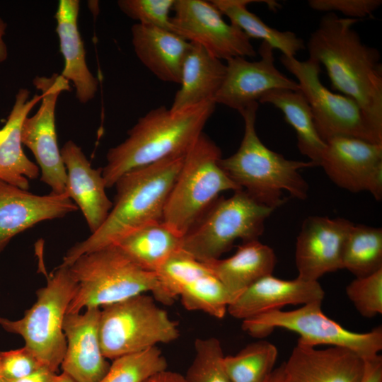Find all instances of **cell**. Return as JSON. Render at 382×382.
<instances>
[{
	"mask_svg": "<svg viewBox=\"0 0 382 382\" xmlns=\"http://www.w3.org/2000/svg\"><path fill=\"white\" fill-rule=\"evenodd\" d=\"M358 19L324 15L307 43L309 58L325 68L332 86L357 102L382 144V64L379 51L353 28Z\"/></svg>",
	"mask_w": 382,
	"mask_h": 382,
	"instance_id": "cell-1",
	"label": "cell"
},
{
	"mask_svg": "<svg viewBox=\"0 0 382 382\" xmlns=\"http://www.w3.org/2000/svg\"><path fill=\"white\" fill-rule=\"evenodd\" d=\"M185 154L132 169L115 183L112 207L103 224L66 253L62 265L69 266L83 254L114 245L131 233L163 221L169 194Z\"/></svg>",
	"mask_w": 382,
	"mask_h": 382,
	"instance_id": "cell-2",
	"label": "cell"
},
{
	"mask_svg": "<svg viewBox=\"0 0 382 382\" xmlns=\"http://www.w3.org/2000/svg\"><path fill=\"white\" fill-rule=\"evenodd\" d=\"M208 100L172 112L166 106L149 110L128 131L127 138L109 149L103 168L106 187L127 172L166 158L186 154L203 132L216 107Z\"/></svg>",
	"mask_w": 382,
	"mask_h": 382,
	"instance_id": "cell-3",
	"label": "cell"
},
{
	"mask_svg": "<svg viewBox=\"0 0 382 382\" xmlns=\"http://www.w3.org/2000/svg\"><path fill=\"white\" fill-rule=\"evenodd\" d=\"M258 103L239 112L244 122V134L237 151L219 165L227 175L257 202L276 209L284 202L283 192L305 199L308 185L301 175L303 168L318 166L315 163L286 159L268 149L258 137L256 115Z\"/></svg>",
	"mask_w": 382,
	"mask_h": 382,
	"instance_id": "cell-4",
	"label": "cell"
},
{
	"mask_svg": "<svg viewBox=\"0 0 382 382\" xmlns=\"http://www.w3.org/2000/svg\"><path fill=\"white\" fill-rule=\"evenodd\" d=\"M69 267L77 286L66 313L101 308L148 293L168 305L156 274L138 266L115 245L83 254Z\"/></svg>",
	"mask_w": 382,
	"mask_h": 382,
	"instance_id": "cell-5",
	"label": "cell"
},
{
	"mask_svg": "<svg viewBox=\"0 0 382 382\" xmlns=\"http://www.w3.org/2000/svg\"><path fill=\"white\" fill-rule=\"evenodd\" d=\"M221 151L204 132L185 154L163 222L183 237L224 191L241 189L219 165Z\"/></svg>",
	"mask_w": 382,
	"mask_h": 382,
	"instance_id": "cell-6",
	"label": "cell"
},
{
	"mask_svg": "<svg viewBox=\"0 0 382 382\" xmlns=\"http://www.w3.org/2000/svg\"><path fill=\"white\" fill-rule=\"evenodd\" d=\"M69 266L59 265L36 291V301L22 318L0 316V327L21 336L41 365L57 373L64 358L66 342L63 325L76 290Z\"/></svg>",
	"mask_w": 382,
	"mask_h": 382,
	"instance_id": "cell-7",
	"label": "cell"
},
{
	"mask_svg": "<svg viewBox=\"0 0 382 382\" xmlns=\"http://www.w3.org/2000/svg\"><path fill=\"white\" fill-rule=\"evenodd\" d=\"M274 210L243 190L218 198L183 237L182 250L203 262L220 258L238 239L258 240Z\"/></svg>",
	"mask_w": 382,
	"mask_h": 382,
	"instance_id": "cell-8",
	"label": "cell"
},
{
	"mask_svg": "<svg viewBox=\"0 0 382 382\" xmlns=\"http://www.w3.org/2000/svg\"><path fill=\"white\" fill-rule=\"evenodd\" d=\"M99 335L103 355L114 360L173 342L180 331L154 296L143 294L101 308Z\"/></svg>",
	"mask_w": 382,
	"mask_h": 382,
	"instance_id": "cell-9",
	"label": "cell"
},
{
	"mask_svg": "<svg viewBox=\"0 0 382 382\" xmlns=\"http://www.w3.org/2000/svg\"><path fill=\"white\" fill-rule=\"evenodd\" d=\"M322 302L302 305L284 311L274 310L243 320L242 329L250 335L262 338L275 328L293 331L299 335L298 342L314 347L326 345L347 348L366 359L382 349V328L367 332L347 330L328 318L321 309Z\"/></svg>",
	"mask_w": 382,
	"mask_h": 382,
	"instance_id": "cell-10",
	"label": "cell"
},
{
	"mask_svg": "<svg viewBox=\"0 0 382 382\" xmlns=\"http://www.w3.org/2000/svg\"><path fill=\"white\" fill-rule=\"evenodd\" d=\"M280 62L296 78L299 91L310 106L317 132L324 141L344 136L378 144L357 102L330 91L322 84L320 65L316 60L308 58L299 61L295 57L282 54Z\"/></svg>",
	"mask_w": 382,
	"mask_h": 382,
	"instance_id": "cell-11",
	"label": "cell"
},
{
	"mask_svg": "<svg viewBox=\"0 0 382 382\" xmlns=\"http://www.w3.org/2000/svg\"><path fill=\"white\" fill-rule=\"evenodd\" d=\"M33 84L41 92V103L37 111L23 121L22 144L33 153L40 180L51 188L52 193L60 195L66 190V170L57 143L55 108L59 96L70 91V86L57 73L50 76H36Z\"/></svg>",
	"mask_w": 382,
	"mask_h": 382,
	"instance_id": "cell-12",
	"label": "cell"
},
{
	"mask_svg": "<svg viewBox=\"0 0 382 382\" xmlns=\"http://www.w3.org/2000/svg\"><path fill=\"white\" fill-rule=\"evenodd\" d=\"M171 16L172 31L197 44L214 57H255L250 39L238 27L226 23L211 1L175 0Z\"/></svg>",
	"mask_w": 382,
	"mask_h": 382,
	"instance_id": "cell-13",
	"label": "cell"
},
{
	"mask_svg": "<svg viewBox=\"0 0 382 382\" xmlns=\"http://www.w3.org/2000/svg\"><path fill=\"white\" fill-rule=\"evenodd\" d=\"M318 166L337 186L382 198V144L338 136L325 141Z\"/></svg>",
	"mask_w": 382,
	"mask_h": 382,
	"instance_id": "cell-14",
	"label": "cell"
},
{
	"mask_svg": "<svg viewBox=\"0 0 382 382\" xmlns=\"http://www.w3.org/2000/svg\"><path fill=\"white\" fill-rule=\"evenodd\" d=\"M260 59L249 61L236 57L226 60V74L214 102L238 112L250 104L258 103L267 92L275 89L299 91L298 83L280 72L274 64V49L262 42Z\"/></svg>",
	"mask_w": 382,
	"mask_h": 382,
	"instance_id": "cell-15",
	"label": "cell"
},
{
	"mask_svg": "<svg viewBox=\"0 0 382 382\" xmlns=\"http://www.w3.org/2000/svg\"><path fill=\"white\" fill-rule=\"evenodd\" d=\"M352 224L343 218H306L296 238L297 277L317 282L326 273L342 270L343 246Z\"/></svg>",
	"mask_w": 382,
	"mask_h": 382,
	"instance_id": "cell-16",
	"label": "cell"
},
{
	"mask_svg": "<svg viewBox=\"0 0 382 382\" xmlns=\"http://www.w3.org/2000/svg\"><path fill=\"white\" fill-rule=\"evenodd\" d=\"M100 308L93 307L65 316L66 346L60 366L75 382H99L110 369L100 345Z\"/></svg>",
	"mask_w": 382,
	"mask_h": 382,
	"instance_id": "cell-17",
	"label": "cell"
},
{
	"mask_svg": "<svg viewBox=\"0 0 382 382\" xmlns=\"http://www.w3.org/2000/svg\"><path fill=\"white\" fill-rule=\"evenodd\" d=\"M76 210L66 192L37 195L0 180V253L17 234Z\"/></svg>",
	"mask_w": 382,
	"mask_h": 382,
	"instance_id": "cell-18",
	"label": "cell"
},
{
	"mask_svg": "<svg viewBox=\"0 0 382 382\" xmlns=\"http://www.w3.org/2000/svg\"><path fill=\"white\" fill-rule=\"evenodd\" d=\"M364 359L345 347L318 349L299 342L282 363L285 382H361Z\"/></svg>",
	"mask_w": 382,
	"mask_h": 382,
	"instance_id": "cell-19",
	"label": "cell"
},
{
	"mask_svg": "<svg viewBox=\"0 0 382 382\" xmlns=\"http://www.w3.org/2000/svg\"><path fill=\"white\" fill-rule=\"evenodd\" d=\"M60 151L66 170L65 192L81 209L93 233L103 224L113 205L105 192L103 168H93L72 140L67 141Z\"/></svg>",
	"mask_w": 382,
	"mask_h": 382,
	"instance_id": "cell-20",
	"label": "cell"
},
{
	"mask_svg": "<svg viewBox=\"0 0 382 382\" xmlns=\"http://www.w3.org/2000/svg\"><path fill=\"white\" fill-rule=\"evenodd\" d=\"M324 296L325 291L318 281H305L298 277L284 280L272 274L244 290L228 305L227 312L243 320L287 305L323 302Z\"/></svg>",
	"mask_w": 382,
	"mask_h": 382,
	"instance_id": "cell-21",
	"label": "cell"
},
{
	"mask_svg": "<svg viewBox=\"0 0 382 382\" xmlns=\"http://www.w3.org/2000/svg\"><path fill=\"white\" fill-rule=\"evenodd\" d=\"M79 8V0H60L54 18L64 62L60 75L72 83L77 100L86 103L96 96L98 80L91 72L86 61V51L78 26Z\"/></svg>",
	"mask_w": 382,
	"mask_h": 382,
	"instance_id": "cell-22",
	"label": "cell"
},
{
	"mask_svg": "<svg viewBox=\"0 0 382 382\" xmlns=\"http://www.w3.org/2000/svg\"><path fill=\"white\" fill-rule=\"evenodd\" d=\"M42 99L41 94L30 98L25 88L18 89L7 120L0 129V180L28 190L29 179L40 175L39 167L25 154L21 130L24 120Z\"/></svg>",
	"mask_w": 382,
	"mask_h": 382,
	"instance_id": "cell-23",
	"label": "cell"
},
{
	"mask_svg": "<svg viewBox=\"0 0 382 382\" xmlns=\"http://www.w3.org/2000/svg\"><path fill=\"white\" fill-rule=\"evenodd\" d=\"M131 33L134 52L144 66L160 80L179 84L192 44L171 30L137 23Z\"/></svg>",
	"mask_w": 382,
	"mask_h": 382,
	"instance_id": "cell-24",
	"label": "cell"
},
{
	"mask_svg": "<svg viewBox=\"0 0 382 382\" xmlns=\"http://www.w3.org/2000/svg\"><path fill=\"white\" fill-rule=\"evenodd\" d=\"M276 262L272 248L255 240L243 243L228 258L204 263L224 286L232 302L254 282L272 274Z\"/></svg>",
	"mask_w": 382,
	"mask_h": 382,
	"instance_id": "cell-25",
	"label": "cell"
},
{
	"mask_svg": "<svg viewBox=\"0 0 382 382\" xmlns=\"http://www.w3.org/2000/svg\"><path fill=\"white\" fill-rule=\"evenodd\" d=\"M192 44L184 61L180 88L169 108L183 110L208 100H214L226 74V64L201 46Z\"/></svg>",
	"mask_w": 382,
	"mask_h": 382,
	"instance_id": "cell-26",
	"label": "cell"
},
{
	"mask_svg": "<svg viewBox=\"0 0 382 382\" xmlns=\"http://www.w3.org/2000/svg\"><path fill=\"white\" fill-rule=\"evenodd\" d=\"M271 104L279 109L294 129L299 151L318 166L326 146L318 134L310 106L300 91L275 89L265 93L258 103Z\"/></svg>",
	"mask_w": 382,
	"mask_h": 382,
	"instance_id": "cell-27",
	"label": "cell"
},
{
	"mask_svg": "<svg viewBox=\"0 0 382 382\" xmlns=\"http://www.w3.org/2000/svg\"><path fill=\"white\" fill-rule=\"evenodd\" d=\"M182 239L163 221L142 227L114 245L142 269L156 272L182 249Z\"/></svg>",
	"mask_w": 382,
	"mask_h": 382,
	"instance_id": "cell-28",
	"label": "cell"
},
{
	"mask_svg": "<svg viewBox=\"0 0 382 382\" xmlns=\"http://www.w3.org/2000/svg\"><path fill=\"white\" fill-rule=\"evenodd\" d=\"M212 3L225 15L230 23L240 28L250 39H261L282 55L295 57L305 49L303 40L291 31H280L265 23L257 16L248 9V5L256 1L212 0Z\"/></svg>",
	"mask_w": 382,
	"mask_h": 382,
	"instance_id": "cell-29",
	"label": "cell"
},
{
	"mask_svg": "<svg viewBox=\"0 0 382 382\" xmlns=\"http://www.w3.org/2000/svg\"><path fill=\"white\" fill-rule=\"evenodd\" d=\"M342 267L356 277L382 269V229L353 224L344 243Z\"/></svg>",
	"mask_w": 382,
	"mask_h": 382,
	"instance_id": "cell-30",
	"label": "cell"
},
{
	"mask_svg": "<svg viewBox=\"0 0 382 382\" xmlns=\"http://www.w3.org/2000/svg\"><path fill=\"white\" fill-rule=\"evenodd\" d=\"M277 356L274 345L260 340L224 356V365L231 382H264L274 369Z\"/></svg>",
	"mask_w": 382,
	"mask_h": 382,
	"instance_id": "cell-31",
	"label": "cell"
},
{
	"mask_svg": "<svg viewBox=\"0 0 382 382\" xmlns=\"http://www.w3.org/2000/svg\"><path fill=\"white\" fill-rule=\"evenodd\" d=\"M178 296L187 310L202 311L217 319L225 316L231 302L224 286L208 267L190 281Z\"/></svg>",
	"mask_w": 382,
	"mask_h": 382,
	"instance_id": "cell-32",
	"label": "cell"
},
{
	"mask_svg": "<svg viewBox=\"0 0 382 382\" xmlns=\"http://www.w3.org/2000/svg\"><path fill=\"white\" fill-rule=\"evenodd\" d=\"M167 366L161 350L154 347L112 360L108 373L99 382H143Z\"/></svg>",
	"mask_w": 382,
	"mask_h": 382,
	"instance_id": "cell-33",
	"label": "cell"
},
{
	"mask_svg": "<svg viewBox=\"0 0 382 382\" xmlns=\"http://www.w3.org/2000/svg\"><path fill=\"white\" fill-rule=\"evenodd\" d=\"M195 357L189 366L185 382H231L224 365L221 342L214 337L197 338Z\"/></svg>",
	"mask_w": 382,
	"mask_h": 382,
	"instance_id": "cell-34",
	"label": "cell"
},
{
	"mask_svg": "<svg viewBox=\"0 0 382 382\" xmlns=\"http://www.w3.org/2000/svg\"><path fill=\"white\" fill-rule=\"evenodd\" d=\"M346 294L359 314L371 318L382 313V269L356 277L345 288Z\"/></svg>",
	"mask_w": 382,
	"mask_h": 382,
	"instance_id": "cell-35",
	"label": "cell"
},
{
	"mask_svg": "<svg viewBox=\"0 0 382 382\" xmlns=\"http://www.w3.org/2000/svg\"><path fill=\"white\" fill-rule=\"evenodd\" d=\"M175 0H119L120 11L137 23L172 31L170 13Z\"/></svg>",
	"mask_w": 382,
	"mask_h": 382,
	"instance_id": "cell-36",
	"label": "cell"
},
{
	"mask_svg": "<svg viewBox=\"0 0 382 382\" xmlns=\"http://www.w3.org/2000/svg\"><path fill=\"white\" fill-rule=\"evenodd\" d=\"M44 367L25 346L0 352V369L5 379L25 377Z\"/></svg>",
	"mask_w": 382,
	"mask_h": 382,
	"instance_id": "cell-37",
	"label": "cell"
},
{
	"mask_svg": "<svg viewBox=\"0 0 382 382\" xmlns=\"http://www.w3.org/2000/svg\"><path fill=\"white\" fill-rule=\"evenodd\" d=\"M311 8L332 13L338 11L349 18L358 19L372 16L382 4L381 0H309Z\"/></svg>",
	"mask_w": 382,
	"mask_h": 382,
	"instance_id": "cell-38",
	"label": "cell"
},
{
	"mask_svg": "<svg viewBox=\"0 0 382 382\" xmlns=\"http://www.w3.org/2000/svg\"><path fill=\"white\" fill-rule=\"evenodd\" d=\"M364 372L361 382H382V357L379 354L364 359Z\"/></svg>",
	"mask_w": 382,
	"mask_h": 382,
	"instance_id": "cell-39",
	"label": "cell"
},
{
	"mask_svg": "<svg viewBox=\"0 0 382 382\" xmlns=\"http://www.w3.org/2000/svg\"><path fill=\"white\" fill-rule=\"evenodd\" d=\"M57 373L41 367L31 374L16 379H6L5 382H53Z\"/></svg>",
	"mask_w": 382,
	"mask_h": 382,
	"instance_id": "cell-40",
	"label": "cell"
},
{
	"mask_svg": "<svg viewBox=\"0 0 382 382\" xmlns=\"http://www.w3.org/2000/svg\"><path fill=\"white\" fill-rule=\"evenodd\" d=\"M143 382H185L182 374L167 369L157 372Z\"/></svg>",
	"mask_w": 382,
	"mask_h": 382,
	"instance_id": "cell-41",
	"label": "cell"
},
{
	"mask_svg": "<svg viewBox=\"0 0 382 382\" xmlns=\"http://www.w3.org/2000/svg\"><path fill=\"white\" fill-rule=\"evenodd\" d=\"M6 28L7 24L0 18V64L5 62L8 55V48L4 39Z\"/></svg>",
	"mask_w": 382,
	"mask_h": 382,
	"instance_id": "cell-42",
	"label": "cell"
},
{
	"mask_svg": "<svg viewBox=\"0 0 382 382\" xmlns=\"http://www.w3.org/2000/svg\"><path fill=\"white\" fill-rule=\"evenodd\" d=\"M264 382H285L282 364L274 369Z\"/></svg>",
	"mask_w": 382,
	"mask_h": 382,
	"instance_id": "cell-43",
	"label": "cell"
},
{
	"mask_svg": "<svg viewBox=\"0 0 382 382\" xmlns=\"http://www.w3.org/2000/svg\"><path fill=\"white\" fill-rule=\"evenodd\" d=\"M53 382H75L69 376L62 372L60 374H57Z\"/></svg>",
	"mask_w": 382,
	"mask_h": 382,
	"instance_id": "cell-44",
	"label": "cell"
},
{
	"mask_svg": "<svg viewBox=\"0 0 382 382\" xmlns=\"http://www.w3.org/2000/svg\"><path fill=\"white\" fill-rule=\"evenodd\" d=\"M5 381H6V379L3 376L1 369H0V382H5Z\"/></svg>",
	"mask_w": 382,
	"mask_h": 382,
	"instance_id": "cell-45",
	"label": "cell"
}]
</instances>
